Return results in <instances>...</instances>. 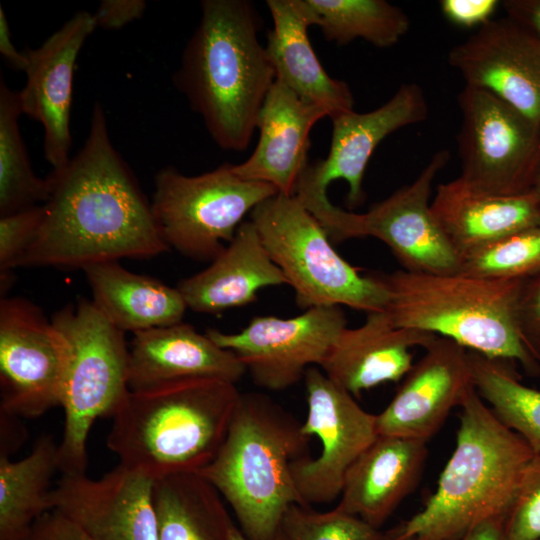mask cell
<instances>
[{"instance_id": "6da1fadb", "label": "cell", "mask_w": 540, "mask_h": 540, "mask_svg": "<svg viewBox=\"0 0 540 540\" xmlns=\"http://www.w3.org/2000/svg\"><path fill=\"white\" fill-rule=\"evenodd\" d=\"M41 226L17 267H85L122 258L147 259L170 250L151 203L114 148L102 105L95 103L83 147L52 171Z\"/></svg>"}, {"instance_id": "ba28073f", "label": "cell", "mask_w": 540, "mask_h": 540, "mask_svg": "<svg viewBox=\"0 0 540 540\" xmlns=\"http://www.w3.org/2000/svg\"><path fill=\"white\" fill-rule=\"evenodd\" d=\"M51 321L70 348L61 403L65 422L58 445L59 470L83 474L92 425L99 417H112L130 392L129 347L124 332L93 301L81 299L57 311Z\"/></svg>"}, {"instance_id": "9c48e42d", "label": "cell", "mask_w": 540, "mask_h": 540, "mask_svg": "<svg viewBox=\"0 0 540 540\" xmlns=\"http://www.w3.org/2000/svg\"><path fill=\"white\" fill-rule=\"evenodd\" d=\"M264 182L245 180L225 163L187 176L172 166L154 178L151 208L169 248L199 261L214 260L230 242L246 214L277 194Z\"/></svg>"}, {"instance_id": "7bdbcfd3", "label": "cell", "mask_w": 540, "mask_h": 540, "mask_svg": "<svg viewBox=\"0 0 540 540\" xmlns=\"http://www.w3.org/2000/svg\"><path fill=\"white\" fill-rule=\"evenodd\" d=\"M503 522V519L485 521L468 531L460 540H503Z\"/></svg>"}, {"instance_id": "ab89813d", "label": "cell", "mask_w": 540, "mask_h": 540, "mask_svg": "<svg viewBox=\"0 0 540 540\" xmlns=\"http://www.w3.org/2000/svg\"><path fill=\"white\" fill-rule=\"evenodd\" d=\"M28 540H92L77 524L50 510L33 525Z\"/></svg>"}, {"instance_id": "4dcf8cb0", "label": "cell", "mask_w": 540, "mask_h": 540, "mask_svg": "<svg viewBox=\"0 0 540 540\" xmlns=\"http://www.w3.org/2000/svg\"><path fill=\"white\" fill-rule=\"evenodd\" d=\"M312 24L326 40L346 45L363 39L378 48L391 47L408 32L410 20L385 0H305Z\"/></svg>"}, {"instance_id": "b9f144b4", "label": "cell", "mask_w": 540, "mask_h": 540, "mask_svg": "<svg viewBox=\"0 0 540 540\" xmlns=\"http://www.w3.org/2000/svg\"><path fill=\"white\" fill-rule=\"evenodd\" d=\"M0 53L4 60L16 70L24 71L27 65V58L24 51L19 52L10 33L8 21L3 7L0 5Z\"/></svg>"}, {"instance_id": "836d02e7", "label": "cell", "mask_w": 540, "mask_h": 540, "mask_svg": "<svg viewBox=\"0 0 540 540\" xmlns=\"http://www.w3.org/2000/svg\"><path fill=\"white\" fill-rule=\"evenodd\" d=\"M279 531L285 540H383L384 534L336 506L315 512L310 506L292 504L286 510Z\"/></svg>"}, {"instance_id": "7dc6e473", "label": "cell", "mask_w": 540, "mask_h": 540, "mask_svg": "<svg viewBox=\"0 0 540 540\" xmlns=\"http://www.w3.org/2000/svg\"><path fill=\"white\" fill-rule=\"evenodd\" d=\"M537 540H540V539H537Z\"/></svg>"}, {"instance_id": "60d3db41", "label": "cell", "mask_w": 540, "mask_h": 540, "mask_svg": "<svg viewBox=\"0 0 540 540\" xmlns=\"http://www.w3.org/2000/svg\"><path fill=\"white\" fill-rule=\"evenodd\" d=\"M501 5L506 17L540 39V0H505Z\"/></svg>"}, {"instance_id": "c3c4849f", "label": "cell", "mask_w": 540, "mask_h": 540, "mask_svg": "<svg viewBox=\"0 0 540 540\" xmlns=\"http://www.w3.org/2000/svg\"><path fill=\"white\" fill-rule=\"evenodd\" d=\"M384 540V539H383Z\"/></svg>"}, {"instance_id": "4fadbf2b", "label": "cell", "mask_w": 540, "mask_h": 540, "mask_svg": "<svg viewBox=\"0 0 540 540\" xmlns=\"http://www.w3.org/2000/svg\"><path fill=\"white\" fill-rule=\"evenodd\" d=\"M304 382L307 416L301 429L317 436L322 448L317 458L308 455L293 463V478L308 505L329 503L341 495L349 468L377 438L376 415L317 366L306 371Z\"/></svg>"}, {"instance_id": "cb8c5ba5", "label": "cell", "mask_w": 540, "mask_h": 540, "mask_svg": "<svg viewBox=\"0 0 540 540\" xmlns=\"http://www.w3.org/2000/svg\"><path fill=\"white\" fill-rule=\"evenodd\" d=\"M431 211L460 260L505 236L540 226V207L532 192L490 194L459 177L437 187Z\"/></svg>"}, {"instance_id": "d590c367", "label": "cell", "mask_w": 540, "mask_h": 540, "mask_svg": "<svg viewBox=\"0 0 540 540\" xmlns=\"http://www.w3.org/2000/svg\"><path fill=\"white\" fill-rule=\"evenodd\" d=\"M45 214L44 204L32 206L0 218L1 294L12 285V270L33 242Z\"/></svg>"}, {"instance_id": "7a4b0ae2", "label": "cell", "mask_w": 540, "mask_h": 540, "mask_svg": "<svg viewBox=\"0 0 540 540\" xmlns=\"http://www.w3.org/2000/svg\"><path fill=\"white\" fill-rule=\"evenodd\" d=\"M174 83L213 141L243 151L276 73L258 38L260 17L246 0H204Z\"/></svg>"}, {"instance_id": "5b68a950", "label": "cell", "mask_w": 540, "mask_h": 540, "mask_svg": "<svg viewBox=\"0 0 540 540\" xmlns=\"http://www.w3.org/2000/svg\"><path fill=\"white\" fill-rule=\"evenodd\" d=\"M301 425L265 394L241 393L220 450L197 473L229 504L248 540H274L290 505L310 506L292 473L310 455Z\"/></svg>"}, {"instance_id": "ac0fdd59", "label": "cell", "mask_w": 540, "mask_h": 540, "mask_svg": "<svg viewBox=\"0 0 540 540\" xmlns=\"http://www.w3.org/2000/svg\"><path fill=\"white\" fill-rule=\"evenodd\" d=\"M424 349L390 403L376 414L378 435L427 442L473 386L466 348L437 336Z\"/></svg>"}, {"instance_id": "44dd1931", "label": "cell", "mask_w": 540, "mask_h": 540, "mask_svg": "<svg viewBox=\"0 0 540 540\" xmlns=\"http://www.w3.org/2000/svg\"><path fill=\"white\" fill-rule=\"evenodd\" d=\"M437 336L396 327L385 311L367 313L357 328L345 327L319 368L353 397L385 382H398L413 366L411 349Z\"/></svg>"}, {"instance_id": "e575fe53", "label": "cell", "mask_w": 540, "mask_h": 540, "mask_svg": "<svg viewBox=\"0 0 540 540\" xmlns=\"http://www.w3.org/2000/svg\"><path fill=\"white\" fill-rule=\"evenodd\" d=\"M503 540L540 539V453L530 460L504 519Z\"/></svg>"}, {"instance_id": "e0dca14e", "label": "cell", "mask_w": 540, "mask_h": 540, "mask_svg": "<svg viewBox=\"0 0 540 540\" xmlns=\"http://www.w3.org/2000/svg\"><path fill=\"white\" fill-rule=\"evenodd\" d=\"M448 63L466 86L490 92L540 125V39L514 21L491 19L450 50Z\"/></svg>"}, {"instance_id": "f546056e", "label": "cell", "mask_w": 540, "mask_h": 540, "mask_svg": "<svg viewBox=\"0 0 540 540\" xmlns=\"http://www.w3.org/2000/svg\"><path fill=\"white\" fill-rule=\"evenodd\" d=\"M475 390L495 416L540 453V390L524 385L514 362L468 351Z\"/></svg>"}, {"instance_id": "74e56055", "label": "cell", "mask_w": 540, "mask_h": 540, "mask_svg": "<svg viewBox=\"0 0 540 540\" xmlns=\"http://www.w3.org/2000/svg\"><path fill=\"white\" fill-rule=\"evenodd\" d=\"M500 3L497 0H442L440 8L445 18L453 24L480 28L492 19Z\"/></svg>"}, {"instance_id": "4316f807", "label": "cell", "mask_w": 540, "mask_h": 540, "mask_svg": "<svg viewBox=\"0 0 540 540\" xmlns=\"http://www.w3.org/2000/svg\"><path fill=\"white\" fill-rule=\"evenodd\" d=\"M93 302L121 331L134 333L182 322L187 305L176 288L125 269L119 261L83 269Z\"/></svg>"}, {"instance_id": "484cf974", "label": "cell", "mask_w": 540, "mask_h": 540, "mask_svg": "<svg viewBox=\"0 0 540 540\" xmlns=\"http://www.w3.org/2000/svg\"><path fill=\"white\" fill-rule=\"evenodd\" d=\"M273 29L266 49L280 79L302 99L323 107L332 118L353 110L349 85L321 65L308 36L312 18L305 0H267Z\"/></svg>"}, {"instance_id": "603a6c76", "label": "cell", "mask_w": 540, "mask_h": 540, "mask_svg": "<svg viewBox=\"0 0 540 540\" xmlns=\"http://www.w3.org/2000/svg\"><path fill=\"white\" fill-rule=\"evenodd\" d=\"M426 457L424 441L378 435L349 468L337 506L379 529L415 488Z\"/></svg>"}, {"instance_id": "30bf717a", "label": "cell", "mask_w": 540, "mask_h": 540, "mask_svg": "<svg viewBox=\"0 0 540 540\" xmlns=\"http://www.w3.org/2000/svg\"><path fill=\"white\" fill-rule=\"evenodd\" d=\"M450 153L437 151L418 177L365 213L345 211L328 198L305 203L332 242L374 237L384 242L405 268L419 273L460 271V257L436 222L429 203L432 183Z\"/></svg>"}, {"instance_id": "bcb514c9", "label": "cell", "mask_w": 540, "mask_h": 540, "mask_svg": "<svg viewBox=\"0 0 540 540\" xmlns=\"http://www.w3.org/2000/svg\"><path fill=\"white\" fill-rule=\"evenodd\" d=\"M384 540H412V539H397V538H393L387 534H384Z\"/></svg>"}, {"instance_id": "3957f363", "label": "cell", "mask_w": 540, "mask_h": 540, "mask_svg": "<svg viewBox=\"0 0 540 540\" xmlns=\"http://www.w3.org/2000/svg\"><path fill=\"white\" fill-rule=\"evenodd\" d=\"M240 396L236 384L213 378L130 391L112 416L107 447L153 481L197 474L220 450Z\"/></svg>"}, {"instance_id": "7402d4cb", "label": "cell", "mask_w": 540, "mask_h": 540, "mask_svg": "<svg viewBox=\"0 0 540 540\" xmlns=\"http://www.w3.org/2000/svg\"><path fill=\"white\" fill-rule=\"evenodd\" d=\"M246 373L233 352L218 346L188 323L134 333L129 347L130 391L196 378L236 384Z\"/></svg>"}, {"instance_id": "d4e9b609", "label": "cell", "mask_w": 540, "mask_h": 540, "mask_svg": "<svg viewBox=\"0 0 540 540\" xmlns=\"http://www.w3.org/2000/svg\"><path fill=\"white\" fill-rule=\"evenodd\" d=\"M284 284L289 285L288 280L249 220L206 269L182 280L177 289L187 308L215 314L255 302L259 290Z\"/></svg>"}, {"instance_id": "ee69618b", "label": "cell", "mask_w": 540, "mask_h": 540, "mask_svg": "<svg viewBox=\"0 0 540 540\" xmlns=\"http://www.w3.org/2000/svg\"><path fill=\"white\" fill-rule=\"evenodd\" d=\"M229 540H248L242 531L237 528L234 524L230 528ZM274 540H285L284 536L279 531Z\"/></svg>"}, {"instance_id": "2e32d148", "label": "cell", "mask_w": 540, "mask_h": 540, "mask_svg": "<svg viewBox=\"0 0 540 540\" xmlns=\"http://www.w3.org/2000/svg\"><path fill=\"white\" fill-rule=\"evenodd\" d=\"M153 483L120 464L99 479L62 474L51 491V510L92 540H159Z\"/></svg>"}, {"instance_id": "d6986e66", "label": "cell", "mask_w": 540, "mask_h": 540, "mask_svg": "<svg viewBox=\"0 0 540 540\" xmlns=\"http://www.w3.org/2000/svg\"><path fill=\"white\" fill-rule=\"evenodd\" d=\"M427 115L428 105L422 88L416 83H404L386 103L370 112L352 110L332 117L327 158L308 164L299 182L327 194L332 181L343 179L349 187V207L359 206L364 200V173L377 146L388 135L424 121Z\"/></svg>"}, {"instance_id": "ffe728a7", "label": "cell", "mask_w": 540, "mask_h": 540, "mask_svg": "<svg viewBox=\"0 0 540 540\" xmlns=\"http://www.w3.org/2000/svg\"><path fill=\"white\" fill-rule=\"evenodd\" d=\"M326 116L323 107L302 99L276 78L258 115L255 150L233 164V170L245 180L272 185L279 194L295 195L309 164L311 129Z\"/></svg>"}, {"instance_id": "f6af8a7d", "label": "cell", "mask_w": 540, "mask_h": 540, "mask_svg": "<svg viewBox=\"0 0 540 540\" xmlns=\"http://www.w3.org/2000/svg\"><path fill=\"white\" fill-rule=\"evenodd\" d=\"M540 207V160L536 169L531 191Z\"/></svg>"}, {"instance_id": "83f0119b", "label": "cell", "mask_w": 540, "mask_h": 540, "mask_svg": "<svg viewBox=\"0 0 540 540\" xmlns=\"http://www.w3.org/2000/svg\"><path fill=\"white\" fill-rule=\"evenodd\" d=\"M159 540H229L234 524L219 492L198 474L153 483Z\"/></svg>"}, {"instance_id": "52a82bcc", "label": "cell", "mask_w": 540, "mask_h": 540, "mask_svg": "<svg viewBox=\"0 0 540 540\" xmlns=\"http://www.w3.org/2000/svg\"><path fill=\"white\" fill-rule=\"evenodd\" d=\"M250 220L301 309L343 305L385 311L388 294L380 275L363 276L343 259L296 195L275 194L252 210Z\"/></svg>"}, {"instance_id": "277c9868", "label": "cell", "mask_w": 540, "mask_h": 540, "mask_svg": "<svg viewBox=\"0 0 540 540\" xmlns=\"http://www.w3.org/2000/svg\"><path fill=\"white\" fill-rule=\"evenodd\" d=\"M456 446L424 508L387 535L460 540L475 526L505 519L534 452L474 388L459 405Z\"/></svg>"}, {"instance_id": "8fae6325", "label": "cell", "mask_w": 540, "mask_h": 540, "mask_svg": "<svg viewBox=\"0 0 540 540\" xmlns=\"http://www.w3.org/2000/svg\"><path fill=\"white\" fill-rule=\"evenodd\" d=\"M458 104L459 178L495 195L530 192L540 160V125L479 88L465 85Z\"/></svg>"}, {"instance_id": "8d00e7d4", "label": "cell", "mask_w": 540, "mask_h": 540, "mask_svg": "<svg viewBox=\"0 0 540 540\" xmlns=\"http://www.w3.org/2000/svg\"><path fill=\"white\" fill-rule=\"evenodd\" d=\"M522 341L540 363V272L524 280L518 303Z\"/></svg>"}, {"instance_id": "d6a6232c", "label": "cell", "mask_w": 540, "mask_h": 540, "mask_svg": "<svg viewBox=\"0 0 540 540\" xmlns=\"http://www.w3.org/2000/svg\"><path fill=\"white\" fill-rule=\"evenodd\" d=\"M459 272L501 280L534 276L540 272V226L510 234L462 257Z\"/></svg>"}, {"instance_id": "8992f818", "label": "cell", "mask_w": 540, "mask_h": 540, "mask_svg": "<svg viewBox=\"0 0 540 540\" xmlns=\"http://www.w3.org/2000/svg\"><path fill=\"white\" fill-rule=\"evenodd\" d=\"M380 277L388 294L385 312L396 327L438 334L468 351L519 363L528 375H540V363L519 329L524 280L407 270Z\"/></svg>"}, {"instance_id": "1f68e13d", "label": "cell", "mask_w": 540, "mask_h": 540, "mask_svg": "<svg viewBox=\"0 0 540 540\" xmlns=\"http://www.w3.org/2000/svg\"><path fill=\"white\" fill-rule=\"evenodd\" d=\"M18 92L0 78V216L46 203L52 180L35 175L21 136Z\"/></svg>"}, {"instance_id": "7c38bea8", "label": "cell", "mask_w": 540, "mask_h": 540, "mask_svg": "<svg viewBox=\"0 0 540 540\" xmlns=\"http://www.w3.org/2000/svg\"><path fill=\"white\" fill-rule=\"evenodd\" d=\"M70 357L62 332L32 302H0L1 412L36 418L61 406Z\"/></svg>"}, {"instance_id": "9a60e30c", "label": "cell", "mask_w": 540, "mask_h": 540, "mask_svg": "<svg viewBox=\"0 0 540 540\" xmlns=\"http://www.w3.org/2000/svg\"><path fill=\"white\" fill-rule=\"evenodd\" d=\"M97 28L93 13L79 11L38 48H27L26 82L18 92L22 114L44 129V157L60 171L70 161V115L76 61Z\"/></svg>"}, {"instance_id": "5bb4252c", "label": "cell", "mask_w": 540, "mask_h": 540, "mask_svg": "<svg viewBox=\"0 0 540 540\" xmlns=\"http://www.w3.org/2000/svg\"><path fill=\"white\" fill-rule=\"evenodd\" d=\"M347 327L339 306L314 307L292 318L255 316L239 332L208 329L207 336L233 352L258 387L281 391L320 366L340 332Z\"/></svg>"}, {"instance_id": "f35d334b", "label": "cell", "mask_w": 540, "mask_h": 540, "mask_svg": "<svg viewBox=\"0 0 540 540\" xmlns=\"http://www.w3.org/2000/svg\"><path fill=\"white\" fill-rule=\"evenodd\" d=\"M146 7L143 0H103L93 15L97 27L117 30L140 19Z\"/></svg>"}, {"instance_id": "f1b7e54d", "label": "cell", "mask_w": 540, "mask_h": 540, "mask_svg": "<svg viewBox=\"0 0 540 540\" xmlns=\"http://www.w3.org/2000/svg\"><path fill=\"white\" fill-rule=\"evenodd\" d=\"M59 470L58 445L42 436L31 452L0 456V540H28L35 522L51 510V480Z\"/></svg>"}]
</instances>
